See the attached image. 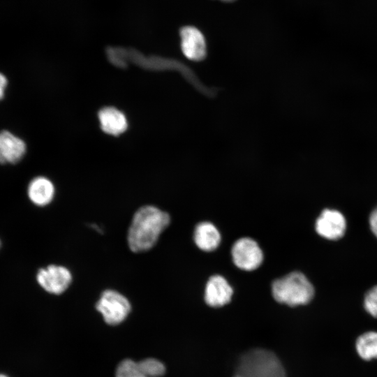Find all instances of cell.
<instances>
[{
	"label": "cell",
	"instance_id": "cell-9",
	"mask_svg": "<svg viewBox=\"0 0 377 377\" xmlns=\"http://www.w3.org/2000/svg\"><path fill=\"white\" fill-rule=\"evenodd\" d=\"M232 293V287L223 276L214 275L207 283L205 300L209 306L219 307L230 301Z\"/></svg>",
	"mask_w": 377,
	"mask_h": 377
},
{
	"label": "cell",
	"instance_id": "cell-4",
	"mask_svg": "<svg viewBox=\"0 0 377 377\" xmlns=\"http://www.w3.org/2000/svg\"><path fill=\"white\" fill-rule=\"evenodd\" d=\"M106 323L116 325L123 322L131 311V304L128 299L114 290H106L102 293L96 305Z\"/></svg>",
	"mask_w": 377,
	"mask_h": 377
},
{
	"label": "cell",
	"instance_id": "cell-17",
	"mask_svg": "<svg viewBox=\"0 0 377 377\" xmlns=\"http://www.w3.org/2000/svg\"><path fill=\"white\" fill-rule=\"evenodd\" d=\"M364 305L366 311L370 315L377 318V286L367 293Z\"/></svg>",
	"mask_w": 377,
	"mask_h": 377
},
{
	"label": "cell",
	"instance_id": "cell-16",
	"mask_svg": "<svg viewBox=\"0 0 377 377\" xmlns=\"http://www.w3.org/2000/svg\"><path fill=\"white\" fill-rule=\"evenodd\" d=\"M138 363L140 369L149 377H160L165 372L164 364L154 358H147Z\"/></svg>",
	"mask_w": 377,
	"mask_h": 377
},
{
	"label": "cell",
	"instance_id": "cell-14",
	"mask_svg": "<svg viewBox=\"0 0 377 377\" xmlns=\"http://www.w3.org/2000/svg\"><path fill=\"white\" fill-rule=\"evenodd\" d=\"M355 348L363 360L377 358V332H368L360 335L356 341Z\"/></svg>",
	"mask_w": 377,
	"mask_h": 377
},
{
	"label": "cell",
	"instance_id": "cell-19",
	"mask_svg": "<svg viewBox=\"0 0 377 377\" xmlns=\"http://www.w3.org/2000/svg\"><path fill=\"white\" fill-rule=\"evenodd\" d=\"M8 81L4 75L0 73V101L3 98L5 89L6 88Z\"/></svg>",
	"mask_w": 377,
	"mask_h": 377
},
{
	"label": "cell",
	"instance_id": "cell-12",
	"mask_svg": "<svg viewBox=\"0 0 377 377\" xmlns=\"http://www.w3.org/2000/svg\"><path fill=\"white\" fill-rule=\"evenodd\" d=\"M54 194V185L46 177H36L29 184V198L36 205L44 206L49 204L53 199Z\"/></svg>",
	"mask_w": 377,
	"mask_h": 377
},
{
	"label": "cell",
	"instance_id": "cell-8",
	"mask_svg": "<svg viewBox=\"0 0 377 377\" xmlns=\"http://www.w3.org/2000/svg\"><path fill=\"white\" fill-rule=\"evenodd\" d=\"M346 227V220L342 214L329 209L323 211L316 223L317 232L332 240L341 238L344 235Z\"/></svg>",
	"mask_w": 377,
	"mask_h": 377
},
{
	"label": "cell",
	"instance_id": "cell-13",
	"mask_svg": "<svg viewBox=\"0 0 377 377\" xmlns=\"http://www.w3.org/2000/svg\"><path fill=\"white\" fill-rule=\"evenodd\" d=\"M194 241L201 250L211 251L216 249L219 245L221 235L212 223L202 222L195 227Z\"/></svg>",
	"mask_w": 377,
	"mask_h": 377
},
{
	"label": "cell",
	"instance_id": "cell-7",
	"mask_svg": "<svg viewBox=\"0 0 377 377\" xmlns=\"http://www.w3.org/2000/svg\"><path fill=\"white\" fill-rule=\"evenodd\" d=\"M181 49L184 55L193 61H203L207 56V45L204 35L193 26L183 27L179 31Z\"/></svg>",
	"mask_w": 377,
	"mask_h": 377
},
{
	"label": "cell",
	"instance_id": "cell-15",
	"mask_svg": "<svg viewBox=\"0 0 377 377\" xmlns=\"http://www.w3.org/2000/svg\"><path fill=\"white\" fill-rule=\"evenodd\" d=\"M116 377H149L139 367L138 363L132 360L121 361L116 369Z\"/></svg>",
	"mask_w": 377,
	"mask_h": 377
},
{
	"label": "cell",
	"instance_id": "cell-1",
	"mask_svg": "<svg viewBox=\"0 0 377 377\" xmlns=\"http://www.w3.org/2000/svg\"><path fill=\"white\" fill-rule=\"evenodd\" d=\"M170 220L168 213L154 206L145 205L138 209L128 231L130 249L137 253L149 250L169 225Z\"/></svg>",
	"mask_w": 377,
	"mask_h": 377
},
{
	"label": "cell",
	"instance_id": "cell-5",
	"mask_svg": "<svg viewBox=\"0 0 377 377\" xmlns=\"http://www.w3.org/2000/svg\"><path fill=\"white\" fill-rule=\"evenodd\" d=\"M232 257L239 268L251 271L258 268L263 260V254L256 241L243 237L235 242L232 247Z\"/></svg>",
	"mask_w": 377,
	"mask_h": 377
},
{
	"label": "cell",
	"instance_id": "cell-18",
	"mask_svg": "<svg viewBox=\"0 0 377 377\" xmlns=\"http://www.w3.org/2000/svg\"><path fill=\"white\" fill-rule=\"evenodd\" d=\"M369 223L371 230L377 237V207L372 212L370 216Z\"/></svg>",
	"mask_w": 377,
	"mask_h": 377
},
{
	"label": "cell",
	"instance_id": "cell-21",
	"mask_svg": "<svg viewBox=\"0 0 377 377\" xmlns=\"http://www.w3.org/2000/svg\"><path fill=\"white\" fill-rule=\"evenodd\" d=\"M220 1H225V2H230V1H233L235 0H220Z\"/></svg>",
	"mask_w": 377,
	"mask_h": 377
},
{
	"label": "cell",
	"instance_id": "cell-2",
	"mask_svg": "<svg viewBox=\"0 0 377 377\" xmlns=\"http://www.w3.org/2000/svg\"><path fill=\"white\" fill-rule=\"evenodd\" d=\"M233 377H286L277 356L265 349H253L240 357Z\"/></svg>",
	"mask_w": 377,
	"mask_h": 377
},
{
	"label": "cell",
	"instance_id": "cell-6",
	"mask_svg": "<svg viewBox=\"0 0 377 377\" xmlns=\"http://www.w3.org/2000/svg\"><path fill=\"white\" fill-rule=\"evenodd\" d=\"M39 285L47 292L59 295L64 293L72 281L71 272L65 267L51 265L40 269L36 276Z\"/></svg>",
	"mask_w": 377,
	"mask_h": 377
},
{
	"label": "cell",
	"instance_id": "cell-20",
	"mask_svg": "<svg viewBox=\"0 0 377 377\" xmlns=\"http://www.w3.org/2000/svg\"><path fill=\"white\" fill-rule=\"evenodd\" d=\"M0 377H9V376L5 374L0 373Z\"/></svg>",
	"mask_w": 377,
	"mask_h": 377
},
{
	"label": "cell",
	"instance_id": "cell-3",
	"mask_svg": "<svg viewBox=\"0 0 377 377\" xmlns=\"http://www.w3.org/2000/svg\"><path fill=\"white\" fill-rule=\"evenodd\" d=\"M272 292L278 302L295 306L309 303L313 297L314 289L302 273L293 272L275 280Z\"/></svg>",
	"mask_w": 377,
	"mask_h": 377
},
{
	"label": "cell",
	"instance_id": "cell-10",
	"mask_svg": "<svg viewBox=\"0 0 377 377\" xmlns=\"http://www.w3.org/2000/svg\"><path fill=\"white\" fill-rule=\"evenodd\" d=\"M26 145L8 131L0 132V163H16L24 156Z\"/></svg>",
	"mask_w": 377,
	"mask_h": 377
},
{
	"label": "cell",
	"instance_id": "cell-11",
	"mask_svg": "<svg viewBox=\"0 0 377 377\" xmlns=\"http://www.w3.org/2000/svg\"><path fill=\"white\" fill-rule=\"evenodd\" d=\"M98 118L102 130L108 134L117 135L127 128L126 117L114 108H103L98 112Z\"/></svg>",
	"mask_w": 377,
	"mask_h": 377
}]
</instances>
